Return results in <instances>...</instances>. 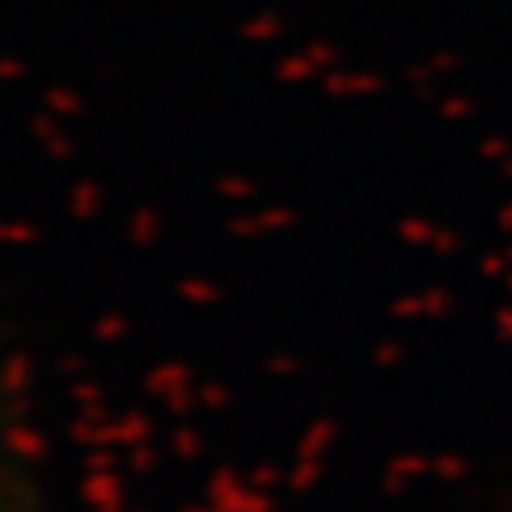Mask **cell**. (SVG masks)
I'll return each mask as SVG.
<instances>
[{"instance_id": "cell-1", "label": "cell", "mask_w": 512, "mask_h": 512, "mask_svg": "<svg viewBox=\"0 0 512 512\" xmlns=\"http://www.w3.org/2000/svg\"><path fill=\"white\" fill-rule=\"evenodd\" d=\"M27 459L31 456L23 448V433L12 418V395L4 391L0 376V512H38L35 478Z\"/></svg>"}]
</instances>
